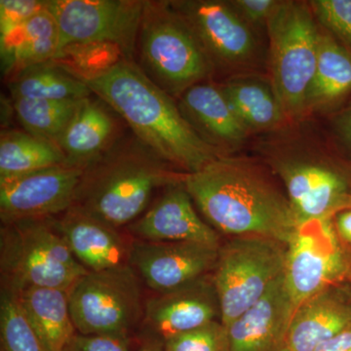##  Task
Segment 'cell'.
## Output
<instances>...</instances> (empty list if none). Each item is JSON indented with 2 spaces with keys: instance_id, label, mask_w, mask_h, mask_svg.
<instances>
[{
  "instance_id": "44dd1931",
  "label": "cell",
  "mask_w": 351,
  "mask_h": 351,
  "mask_svg": "<svg viewBox=\"0 0 351 351\" xmlns=\"http://www.w3.org/2000/svg\"><path fill=\"white\" fill-rule=\"evenodd\" d=\"M350 325V297L341 289H327L295 309L284 351H315Z\"/></svg>"
},
{
  "instance_id": "836d02e7",
  "label": "cell",
  "mask_w": 351,
  "mask_h": 351,
  "mask_svg": "<svg viewBox=\"0 0 351 351\" xmlns=\"http://www.w3.org/2000/svg\"><path fill=\"white\" fill-rule=\"evenodd\" d=\"M64 351H130L129 338L76 334Z\"/></svg>"
},
{
  "instance_id": "d4e9b609",
  "label": "cell",
  "mask_w": 351,
  "mask_h": 351,
  "mask_svg": "<svg viewBox=\"0 0 351 351\" xmlns=\"http://www.w3.org/2000/svg\"><path fill=\"white\" fill-rule=\"evenodd\" d=\"M7 86L11 101L83 100L93 95L87 83L53 60L23 69L7 80Z\"/></svg>"
},
{
  "instance_id": "7c38bea8",
  "label": "cell",
  "mask_w": 351,
  "mask_h": 351,
  "mask_svg": "<svg viewBox=\"0 0 351 351\" xmlns=\"http://www.w3.org/2000/svg\"><path fill=\"white\" fill-rule=\"evenodd\" d=\"M82 168L63 164L27 174L0 178L1 223L54 218L73 206Z\"/></svg>"
},
{
  "instance_id": "30bf717a",
  "label": "cell",
  "mask_w": 351,
  "mask_h": 351,
  "mask_svg": "<svg viewBox=\"0 0 351 351\" xmlns=\"http://www.w3.org/2000/svg\"><path fill=\"white\" fill-rule=\"evenodd\" d=\"M145 0H46L56 21L59 50L71 44L107 43L134 61ZM58 50V51H59Z\"/></svg>"
},
{
  "instance_id": "5b68a950",
  "label": "cell",
  "mask_w": 351,
  "mask_h": 351,
  "mask_svg": "<svg viewBox=\"0 0 351 351\" xmlns=\"http://www.w3.org/2000/svg\"><path fill=\"white\" fill-rule=\"evenodd\" d=\"M0 269L2 289L12 293L32 287L69 290L88 272L52 218L1 223Z\"/></svg>"
},
{
  "instance_id": "ffe728a7",
  "label": "cell",
  "mask_w": 351,
  "mask_h": 351,
  "mask_svg": "<svg viewBox=\"0 0 351 351\" xmlns=\"http://www.w3.org/2000/svg\"><path fill=\"white\" fill-rule=\"evenodd\" d=\"M177 104L189 125L219 151L240 144L248 135L219 85H193L178 98Z\"/></svg>"
},
{
  "instance_id": "4dcf8cb0",
  "label": "cell",
  "mask_w": 351,
  "mask_h": 351,
  "mask_svg": "<svg viewBox=\"0 0 351 351\" xmlns=\"http://www.w3.org/2000/svg\"><path fill=\"white\" fill-rule=\"evenodd\" d=\"M309 5L320 27L351 54V0H313Z\"/></svg>"
},
{
  "instance_id": "7a4b0ae2",
  "label": "cell",
  "mask_w": 351,
  "mask_h": 351,
  "mask_svg": "<svg viewBox=\"0 0 351 351\" xmlns=\"http://www.w3.org/2000/svg\"><path fill=\"white\" fill-rule=\"evenodd\" d=\"M184 186L217 232L287 243L298 226L288 197L255 166L226 156L186 175Z\"/></svg>"
},
{
  "instance_id": "4316f807",
  "label": "cell",
  "mask_w": 351,
  "mask_h": 351,
  "mask_svg": "<svg viewBox=\"0 0 351 351\" xmlns=\"http://www.w3.org/2000/svg\"><path fill=\"white\" fill-rule=\"evenodd\" d=\"M219 86L248 131L274 128L286 119L271 85L237 80Z\"/></svg>"
},
{
  "instance_id": "7402d4cb",
  "label": "cell",
  "mask_w": 351,
  "mask_h": 351,
  "mask_svg": "<svg viewBox=\"0 0 351 351\" xmlns=\"http://www.w3.org/2000/svg\"><path fill=\"white\" fill-rule=\"evenodd\" d=\"M14 294L45 350H66L77 334L69 311L68 290L32 287Z\"/></svg>"
},
{
  "instance_id": "8992f818",
  "label": "cell",
  "mask_w": 351,
  "mask_h": 351,
  "mask_svg": "<svg viewBox=\"0 0 351 351\" xmlns=\"http://www.w3.org/2000/svg\"><path fill=\"white\" fill-rule=\"evenodd\" d=\"M315 20L309 2L279 1L267 22L271 87L288 119L307 112L319 44Z\"/></svg>"
},
{
  "instance_id": "9c48e42d",
  "label": "cell",
  "mask_w": 351,
  "mask_h": 351,
  "mask_svg": "<svg viewBox=\"0 0 351 351\" xmlns=\"http://www.w3.org/2000/svg\"><path fill=\"white\" fill-rule=\"evenodd\" d=\"M348 263L331 219L295 226L286 243L284 281L293 304H302L343 279Z\"/></svg>"
},
{
  "instance_id": "4fadbf2b",
  "label": "cell",
  "mask_w": 351,
  "mask_h": 351,
  "mask_svg": "<svg viewBox=\"0 0 351 351\" xmlns=\"http://www.w3.org/2000/svg\"><path fill=\"white\" fill-rule=\"evenodd\" d=\"M219 248L197 242L135 239L130 265L147 287L157 293L168 292L213 272Z\"/></svg>"
},
{
  "instance_id": "f546056e",
  "label": "cell",
  "mask_w": 351,
  "mask_h": 351,
  "mask_svg": "<svg viewBox=\"0 0 351 351\" xmlns=\"http://www.w3.org/2000/svg\"><path fill=\"white\" fill-rule=\"evenodd\" d=\"M0 341L1 351H46L17 295L4 289L0 300Z\"/></svg>"
},
{
  "instance_id": "e575fe53",
  "label": "cell",
  "mask_w": 351,
  "mask_h": 351,
  "mask_svg": "<svg viewBox=\"0 0 351 351\" xmlns=\"http://www.w3.org/2000/svg\"><path fill=\"white\" fill-rule=\"evenodd\" d=\"M237 14L251 27L267 25V20L279 3L276 0H232L230 1Z\"/></svg>"
},
{
  "instance_id": "9a60e30c",
  "label": "cell",
  "mask_w": 351,
  "mask_h": 351,
  "mask_svg": "<svg viewBox=\"0 0 351 351\" xmlns=\"http://www.w3.org/2000/svg\"><path fill=\"white\" fill-rule=\"evenodd\" d=\"M124 230L143 241L197 242L221 247L219 233L200 218L184 182L164 189L145 213Z\"/></svg>"
},
{
  "instance_id": "ba28073f",
  "label": "cell",
  "mask_w": 351,
  "mask_h": 351,
  "mask_svg": "<svg viewBox=\"0 0 351 351\" xmlns=\"http://www.w3.org/2000/svg\"><path fill=\"white\" fill-rule=\"evenodd\" d=\"M286 244L267 237H234L221 246L213 282L225 327L260 301L283 274Z\"/></svg>"
},
{
  "instance_id": "ab89813d",
  "label": "cell",
  "mask_w": 351,
  "mask_h": 351,
  "mask_svg": "<svg viewBox=\"0 0 351 351\" xmlns=\"http://www.w3.org/2000/svg\"><path fill=\"white\" fill-rule=\"evenodd\" d=\"M339 117H341V119L348 120V121L351 122V108H348V110L341 113V114L339 115Z\"/></svg>"
},
{
  "instance_id": "d6986e66",
  "label": "cell",
  "mask_w": 351,
  "mask_h": 351,
  "mask_svg": "<svg viewBox=\"0 0 351 351\" xmlns=\"http://www.w3.org/2000/svg\"><path fill=\"white\" fill-rule=\"evenodd\" d=\"M121 117L92 95L84 99L59 142L66 162L85 169L126 135Z\"/></svg>"
},
{
  "instance_id": "2e32d148",
  "label": "cell",
  "mask_w": 351,
  "mask_h": 351,
  "mask_svg": "<svg viewBox=\"0 0 351 351\" xmlns=\"http://www.w3.org/2000/svg\"><path fill=\"white\" fill-rule=\"evenodd\" d=\"M298 223L331 219L350 204V179L339 171L313 162L276 164Z\"/></svg>"
},
{
  "instance_id": "484cf974",
  "label": "cell",
  "mask_w": 351,
  "mask_h": 351,
  "mask_svg": "<svg viewBox=\"0 0 351 351\" xmlns=\"http://www.w3.org/2000/svg\"><path fill=\"white\" fill-rule=\"evenodd\" d=\"M68 164L59 145L25 130L2 129L0 178L12 177Z\"/></svg>"
},
{
  "instance_id": "e0dca14e",
  "label": "cell",
  "mask_w": 351,
  "mask_h": 351,
  "mask_svg": "<svg viewBox=\"0 0 351 351\" xmlns=\"http://www.w3.org/2000/svg\"><path fill=\"white\" fill-rule=\"evenodd\" d=\"M53 223L69 248L88 271L130 265L134 239L121 228L108 225L71 207Z\"/></svg>"
},
{
  "instance_id": "f35d334b",
  "label": "cell",
  "mask_w": 351,
  "mask_h": 351,
  "mask_svg": "<svg viewBox=\"0 0 351 351\" xmlns=\"http://www.w3.org/2000/svg\"><path fill=\"white\" fill-rule=\"evenodd\" d=\"M138 351H165L164 350V345L163 343H159V341H147V343H144L142 346V348H140Z\"/></svg>"
},
{
  "instance_id": "60d3db41",
  "label": "cell",
  "mask_w": 351,
  "mask_h": 351,
  "mask_svg": "<svg viewBox=\"0 0 351 351\" xmlns=\"http://www.w3.org/2000/svg\"><path fill=\"white\" fill-rule=\"evenodd\" d=\"M346 293L348 294V297H350V299L351 300V289H346Z\"/></svg>"
},
{
  "instance_id": "6da1fadb",
  "label": "cell",
  "mask_w": 351,
  "mask_h": 351,
  "mask_svg": "<svg viewBox=\"0 0 351 351\" xmlns=\"http://www.w3.org/2000/svg\"><path fill=\"white\" fill-rule=\"evenodd\" d=\"M87 85L135 137L175 169L191 174L223 156L196 133L175 99L149 80L135 62L123 60Z\"/></svg>"
},
{
  "instance_id": "8d00e7d4",
  "label": "cell",
  "mask_w": 351,
  "mask_h": 351,
  "mask_svg": "<svg viewBox=\"0 0 351 351\" xmlns=\"http://www.w3.org/2000/svg\"><path fill=\"white\" fill-rule=\"evenodd\" d=\"M315 351H351V325L316 348Z\"/></svg>"
},
{
  "instance_id": "f1b7e54d",
  "label": "cell",
  "mask_w": 351,
  "mask_h": 351,
  "mask_svg": "<svg viewBox=\"0 0 351 351\" xmlns=\"http://www.w3.org/2000/svg\"><path fill=\"white\" fill-rule=\"evenodd\" d=\"M52 60L87 83L106 75L127 58L115 44L87 43L66 46Z\"/></svg>"
},
{
  "instance_id": "d6a6232c",
  "label": "cell",
  "mask_w": 351,
  "mask_h": 351,
  "mask_svg": "<svg viewBox=\"0 0 351 351\" xmlns=\"http://www.w3.org/2000/svg\"><path fill=\"white\" fill-rule=\"evenodd\" d=\"M46 8V0H0V39L8 38Z\"/></svg>"
},
{
  "instance_id": "277c9868",
  "label": "cell",
  "mask_w": 351,
  "mask_h": 351,
  "mask_svg": "<svg viewBox=\"0 0 351 351\" xmlns=\"http://www.w3.org/2000/svg\"><path fill=\"white\" fill-rule=\"evenodd\" d=\"M134 62L174 99L214 73L186 21L162 0H145Z\"/></svg>"
},
{
  "instance_id": "74e56055",
  "label": "cell",
  "mask_w": 351,
  "mask_h": 351,
  "mask_svg": "<svg viewBox=\"0 0 351 351\" xmlns=\"http://www.w3.org/2000/svg\"><path fill=\"white\" fill-rule=\"evenodd\" d=\"M337 128H338L339 135L346 141V144L350 145L351 147V122L339 117L337 119Z\"/></svg>"
},
{
  "instance_id": "52a82bcc",
  "label": "cell",
  "mask_w": 351,
  "mask_h": 351,
  "mask_svg": "<svg viewBox=\"0 0 351 351\" xmlns=\"http://www.w3.org/2000/svg\"><path fill=\"white\" fill-rule=\"evenodd\" d=\"M78 334L129 338L144 318L140 277L131 265L88 271L68 290Z\"/></svg>"
},
{
  "instance_id": "cb8c5ba5",
  "label": "cell",
  "mask_w": 351,
  "mask_h": 351,
  "mask_svg": "<svg viewBox=\"0 0 351 351\" xmlns=\"http://www.w3.org/2000/svg\"><path fill=\"white\" fill-rule=\"evenodd\" d=\"M350 94L351 54L331 34L319 27L317 64L307 100V112L332 107Z\"/></svg>"
},
{
  "instance_id": "8fae6325",
  "label": "cell",
  "mask_w": 351,
  "mask_h": 351,
  "mask_svg": "<svg viewBox=\"0 0 351 351\" xmlns=\"http://www.w3.org/2000/svg\"><path fill=\"white\" fill-rule=\"evenodd\" d=\"M176 12L186 21L215 69L239 71L253 68L258 43L251 25L230 1L172 0Z\"/></svg>"
},
{
  "instance_id": "5bb4252c",
  "label": "cell",
  "mask_w": 351,
  "mask_h": 351,
  "mask_svg": "<svg viewBox=\"0 0 351 351\" xmlns=\"http://www.w3.org/2000/svg\"><path fill=\"white\" fill-rule=\"evenodd\" d=\"M221 321V309L213 276H207L184 287L158 293L145 302L142 326L152 341L164 343L184 332Z\"/></svg>"
},
{
  "instance_id": "603a6c76",
  "label": "cell",
  "mask_w": 351,
  "mask_h": 351,
  "mask_svg": "<svg viewBox=\"0 0 351 351\" xmlns=\"http://www.w3.org/2000/svg\"><path fill=\"white\" fill-rule=\"evenodd\" d=\"M59 45L56 21L46 7L12 36L0 39L2 75L7 82L23 69L50 61Z\"/></svg>"
},
{
  "instance_id": "83f0119b",
  "label": "cell",
  "mask_w": 351,
  "mask_h": 351,
  "mask_svg": "<svg viewBox=\"0 0 351 351\" xmlns=\"http://www.w3.org/2000/svg\"><path fill=\"white\" fill-rule=\"evenodd\" d=\"M83 100L22 99L12 101V108L25 132L58 145Z\"/></svg>"
},
{
  "instance_id": "3957f363",
  "label": "cell",
  "mask_w": 351,
  "mask_h": 351,
  "mask_svg": "<svg viewBox=\"0 0 351 351\" xmlns=\"http://www.w3.org/2000/svg\"><path fill=\"white\" fill-rule=\"evenodd\" d=\"M186 175L126 134L83 171L71 207L125 228L151 206L156 191L182 184Z\"/></svg>"
},
{
  "instance_id": "1f68e13d",
  "label": "cell",
  "mask_w": 351,
  "mask_h": 351,
  "mask_svg": "<svg viewBox=\"0 0 351 351\" xmlns=\"http://www.w3.org/2000/svg\"><path fill=\"white\" fill-rule=\"evenodd\" d=\"M165 351H228L226 329L221 321L178 335L166 341Z\"/></svg>"
},
{
  "instance_id": "d590c367",
  "label": "cell",
  "mask_w": 351,
  "mask_h": 351,
  "mask_svg": "<svg viewBox=\"0 0 351 351\" xmlns=\"http://www.w3.org/2000/svg\"><path fill=\"white\" fill-rule=\"evenodd\" d=\"M334 228L339 239L351 246V208L341 210L335 215Z\"/></svg>"
},
{
  "instance_id": "b9f144b4",
  "label": "cell",
  "mask_w": 351,
  "mask_h": 351,
  "mask_svg": "<svg viewBox=\"0 0 351 351\" xmlns=\"http://www.w3.org/2000/svg\"><path fill=\"white\" fill-rule=\"evenodd\" d=\"M350 184H351V179H350ZM348 208H351V195H350V204H348Z\"/></svg>"
},
{
  "instance_id": "ac0fdd59",
  "label": "cell",
  "mask_w": 351,
  "mask_h": 351,
  "mask_svg": "<svg viewBox=\"0 0 351 351\" xmlns=\"http://www.w3.org/2000/svg\"><path fill=\"white\" fill-rule=\"evenodd\" d=\"M295 307L283 274L226 329L228 351H284Z\"/></svg>"
}]
</instances>
